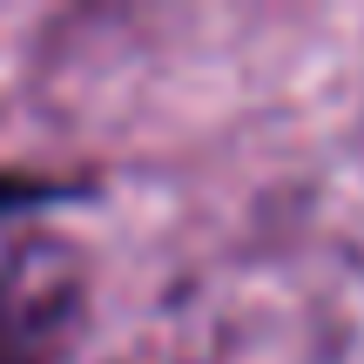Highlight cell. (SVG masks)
<instances>
[{
    "mask_svg": "<svg viewBox=\"0 0 364 364\" xmlns=\"http://www.w3.org/2000/svg\"><path fill=\"white\" fill-rule=\"evenodd\" d=\"M61 324L54 250L0 230V364H48V331Z\"/></svg>",
    "mask_w": 364,
    "mask_h": 364,
    "instance_id": "1",
    "label": "cell"
}]
</instances>
